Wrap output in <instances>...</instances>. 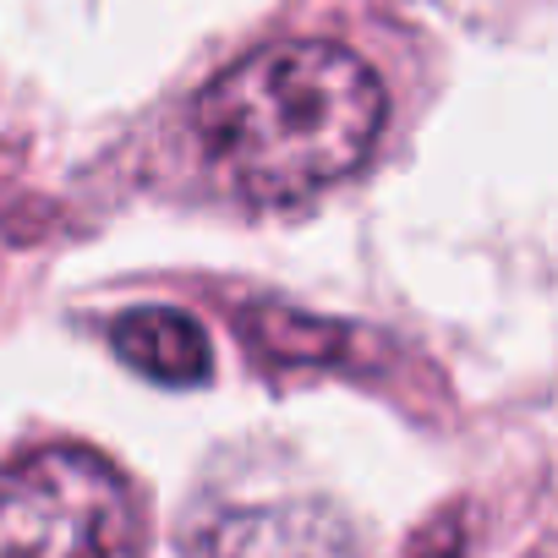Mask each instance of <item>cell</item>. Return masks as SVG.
Instances as JSON below:
<instances>
[{
	"label": "cell",
	"instance_id": "4",
	"mask_svg": "<svg viewBox=\"0 0 558 558\" xmlns=\"http://www.w3.org/2000/svg\"><path fill=\"white\" fill-rule=\"evenodd\" d=\"M241 329L252 340V351H268V356H286V362H324V356H345V329H329V324H313V318H296V313H279V307H257V313H241Z\"/></svg>",
	"mask_w": 558,
	"mask_h": 558
},
{
	"label": "cell",
	"instance_id": "3",
	"mask_svg": "<svg viewBox=\"0 0 558 558\" xmlns=\"http://www.w3.org/2000/svg\"><path fill=\"white\" fill-rule=\"evenodd\" d=\"M110 345L132 373H143L154 384H170V389L203 384L208 367H214L203 324L181 307H132L126 318H116Z\"/></svg>",
	"mask_w": 558,
	"mask_h": 558
},
{
	"label": "cell",
	"instance_id": "2",
	"mask_svg": "<svg viewBox=\"0 0 558 558\" xmlns=\"http://www.w3.org/2000/svg\"><path fill=\"white\" fill-rule=\"evenodd\" d=\"M0 558H143L126 476L83 444L12 460L0 471Z\"/></svg>",
	"mask_w": 558,
	"mask_h": 558
},
{
	"label": "cell",
	"instance_id": "1",
	"mask_svg": "<svg viewBox=\"0 0 558 558\" xmlns=\"http://www.w3.org/2000/svg\"><path fill=\"white\" fill-rule=\"evenodd\" d=\"M384 121V77L340 39H268L235 56L192 105L208 159L263 208L318 197L362 170Z\"/></svg>",
	"mask_w": 558,
	"mask_h": 558
}]
</instances>
